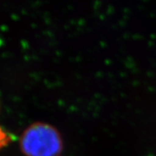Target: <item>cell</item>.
I'll return each mask as SVG.
<instances>
[{
  "instance_id": "1",
  "label": "cell",
  "mask_w": 156,
  "mask_h": 156,
  "mask_svg": "<svg viewBox=\"0 0 156 156\" xmlns=\"http://www.w3.org/2000/svg\"><path fill=\"white\" fill-rule=\"evenodd\" d=\"M20 148L25 156H60L63 151V140L54 126L36 122L21 136Z\"/></svg>"
},
{
  "instance_id": "2",
  "label": "cell",
  "mask_w": 156,
  "mask_h": 156,
  "mask_svg": "<svg viewBox=\"0 0 156 156\" xmlns=\"http://www.w3.org/2000/svg\"><path fill=\"white\" fill-rule=\"evenodd\" d=\"M10 141V136L6 133L4 130L0 127V149L3 147L6 146Z\"/></svg>"
}]
</instances>
